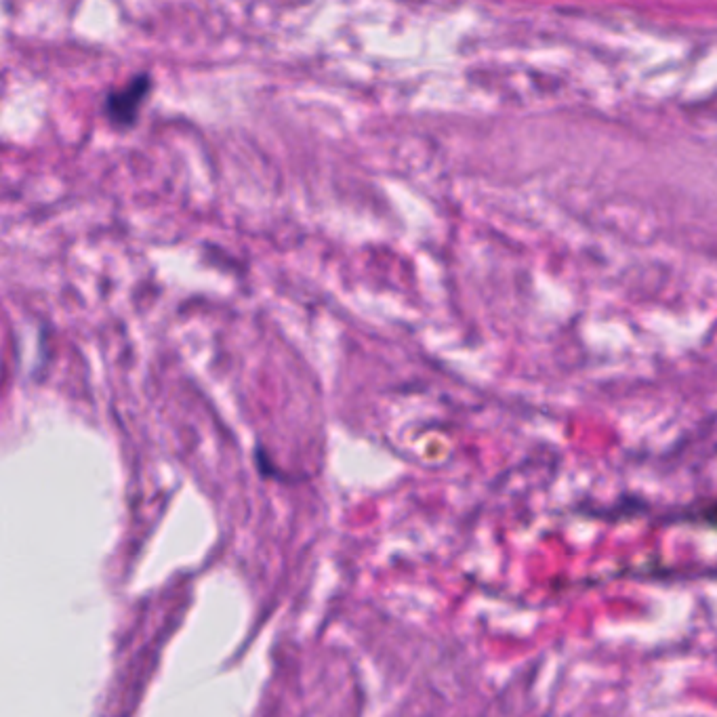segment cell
<instances>
[{"instance_id": "1", "label": "cell", "mask_w": 717, "mask_h": 717, "mask_svg": "<svg viewBox=\"0 0 717 717\" xmlns=\"http://www.w3.org/2000/svg\"><path fill=\"white\" fill-rule=\"evenodd\" d=\"M148 91L150 85L146 76L133 80L127 89L116 91L108 99V116L112 118V122H116L120 127L131 125V122L137 118V110L141 108V101L148 95Z\"/></svg>"}]
</instances>
